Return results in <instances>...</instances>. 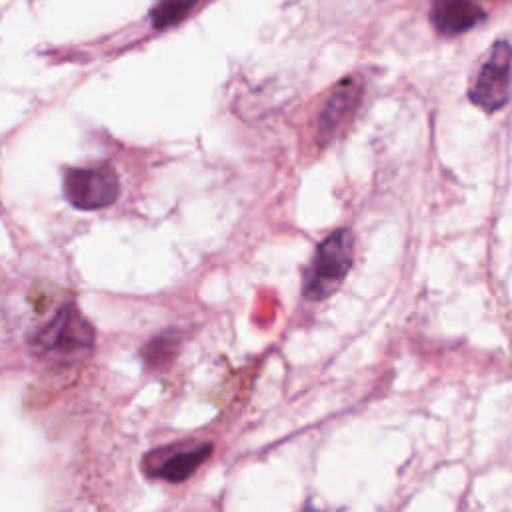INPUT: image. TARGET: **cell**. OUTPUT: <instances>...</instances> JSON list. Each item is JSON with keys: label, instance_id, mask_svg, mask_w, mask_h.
I'll return each mask as SVG.
<instances>
[{"label": "cell", "instance_id": "cell-7", "mask_svg": "<svg viewBox=\"0 0 512 512\" xmlns=\"http://www.w3.org/2000/svg\"><path fill=\"white\" fill-rule=\"evenodd\" d=\"M430 20L440 34L456 36L480 24L484 10L474 0H434Z\"/></svg>", "mask_w": 512, "mask_h": 512}, {"label": "cell", "instance_id": "cell-4", "mask_svg": "<svg viewBox=\"0 0 512 512\" xmlns=\"http://www.w3.org/2000/svg\"><path fill=\"white\" fill-rule=\"evenodd\" d=\"M510 76L512 46L506 40H498L492 44L486 60L482 62L468 90L470 102L486 112L500 110L510 96Z\"/></svg>", "mask_w": 512, "mask_h": 512}, {"label": "cell", "instance_id": "cell-3", "mask_svg": "<svg viewBox=\"0 0 512 512\" xmlns=\"http://www.w3.org/2000/svg\"><path fill=\"white\" fill-rule=\"evenodd\" d=\"M66 200L78 210H100L116 202L120 182L112 166L98 164L88 168H68L62 176Z\"/></svg>", "mask_w": 512, "mask_h": 512}, {"label": "cell", "instance_id": "cell-2", "mask_svg": "<svg viewBox=\"0 0 512 512\" xmlns=\"http://www.w3.org/2000/svg\"><path fill=\"white\" fill-rule=\"evenodd\" d=\"M32 346L42 354H80L94 346V328L74 304H62L58 312L34 332Z\"/></svg>", "mask_w": 512, "mask_h": 512}, {"label": "cell", "instance_id": "cell-1", "mask_svg": "<svg viewBox=\"0 0 512 512\" xmlns=\"http://www.w3.org/2000/svg\"><path fill=\"white\" fill-rule=\"evenodd\" d=\"M354 262V236L348 228L330 232L314 250L304 272L302 294L308 302L330 298L346 280Z\"/></svg>", "mask_w": 512, "mask_h": 512}, {"label": "cell", "instance_id": "cell-6", "mask_svg": "<svg viewBox=\"0 0 512 512\" xmlns=\"http://www.w3.org/2000/svg\"><path fill=\"white\" fill-rule=\"evenodd\" d=\"M362 92L364 86L358 78H346L332 90L318 116V144L326 146L344 132V128L350 124L360 106Z\"/></svg>", "mask_w": 512, "mask_h": 512}, {"label": "cell", "instance_id": "cell-5", "mask_svg": "<svg viewBox=\"0 0 512 512\" xmlns=\"http://www.w3.org/2000/svg\"><path fill=\"white\" fill-rule=\"evenodd\" d=\"M212 454V444H178L164 446L150 452L144 458V470L152 478H160L172 484L188 480Z\"/></svg>", "mask_w": 512, "mask_h": 512}, {"label": "cell", "instance_id": "cell-8", "mask_svg": "<svg viewBox=\"0 0 512 512\" xmlns=\"http://www.w3.org/2000/svg\"><path fill=\"white\" fill-rule=\"evenodd\" d=\"M180 348V336L176 332H164L154 336L144 348L142 358L148 368H164L168 366Z\"/></svg>", "mask_w": 512, "mask_h": 512}, {"label": "cell", "instance_id": "cell-9", "mask_svg": "<svg viewBox=\"0 0 512 512\" xmlns=\"http://www.w3.org/2000/svg\"><path fill=\"white\" fill-rule=\"evenodd\" d=\"M198 0H160L152 10V24L156 28H168L178 24L190 14Z\"/></svg>", "mask_w": 512, "mask_h": 512}]
</instances>
